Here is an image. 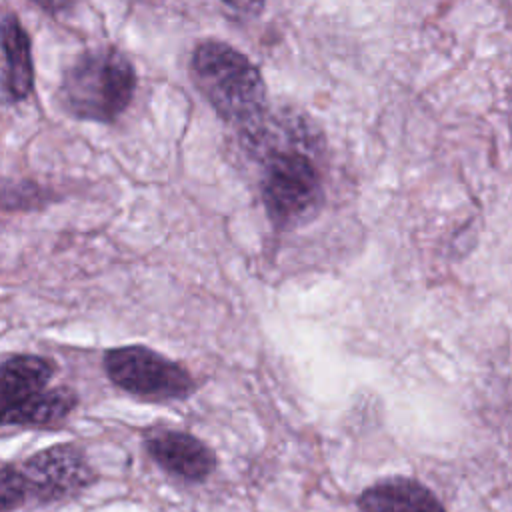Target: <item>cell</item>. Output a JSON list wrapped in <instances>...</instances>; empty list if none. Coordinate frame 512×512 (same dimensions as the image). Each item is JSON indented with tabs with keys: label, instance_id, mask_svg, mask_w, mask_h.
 I'll list each match as a JSON object with an SVG mask.
<instances>
[{
	"label": "cell",
	"instance_id": "obj_13",
	"mask_svg": "<svg viewBox=\"0 0 512 512\" xmlns=\"http://www.w3.org/2000/svg\"><path fill=\"white\" fill-rule=\"evenodd\" d=\"M30 2H34L36 6H40L42 10H46L50 14H62L70 8H74V4H76V0H30Z\"/></svg>",
	"mask_w": 512,
	"mask_h": 512
},
{
	"label": "cell",
	"instance_id": "obj_3",
	"mask_svg": "<svg viewBox=\"0 0 512 512\" xmlns=\"http://www.w3.org/2000/svg\"><path fill=\"white\" fill-rule=\"evenodd\" d=\"M136 82V70L124 52L114 46H94L68 64L58 100L72 118L114 122L130 106Z\"/></svg>",
	"mask_w": 512,
	"mask_h": 512
},
{
	"label": "cell",
	"instance_id": "obj_10",
	"mask_svg": "<svg viewBox=\"0 0 512 512\" xmlns=\"http://www.w3.org/2000/svg\"><path fill=\"white\" fill-rule=\"evenodd\" d=\"M76 404L78 396L72 388H48L2 410V426H50L64 420Z\"/></svg>",
	"mask_w": 512,
	"mask_h": 512
},
{
	"label": "cell",
	"instance_id": "obj_12",
	"mask_svg": "<svg viewBox=\"0 0 512 512\" xmlns=\"http://www.w3.org/2000/svg\"><path fill=\"white\" fill-rule=\"evenodd\" d=\"M222 4H226L232 12H236L242 18H254L262 12L266 0H220Z\"/></svg>",
	"mask_w": 512,
	"mask_h": 512
},
{
	"label": "cell",
	"instance_id": "obj_6",
	"mask_svg": "<svg viewBox=\"0 0 512 512\" xmlns=\"http://www.w3.org/2000/svg\"><path fill=\"white\" fill-rule=\"evenodd\" d=\"M146 454L166 472L202 482L216 470V454L196 436L174 428H150L142 436Z\"/></svg>",
	"mask_w": 512,
	"mask_h": 512
},
{
	"label": "cell",
	"instance_id": "obj_9",
	"mask_svg": "<svg viewBox=\"0 0 512 512\" xmlns=\"http://www.w3.org/2000/svg\"><path fill=\"white\" fill-rule=\"evenodd\" d=\"M56 364L50 358L36 354H14L4 358L0 366V398L2 410L46 390L52 380Z\"/></svg>",
	"mask_w": 512,
	"mask_h": 512
},
{
	"label": "cell",
	"instance_id": "obj_7",
	"mask_svg": "<svg viewBox=\"0 0 512 512\" xmlns=\"http://www.w3.org/2000/svg\"><path fill=\"white\" fill-rule=\"evenodd\" d=\"M360 512H446L436 494L406 476L378 480L356 500Z\"/></svg>",
	"mask_w": 512,
	"mask_h": 512
},
{
	"label": "cell",
	"instance_id": "obj_4",
	"mask_svg": "<svg viewBox=\"0 0 512 512\" xmlns=\"http://www.w3.org/2000/svg\"><path fill=\"white\" fill-rule=\"evenodd\" d=\"M102 364L112 384L142 400H182L194 390V380L182 364L142 344L110 348Z\"/></svg>",
	"mask_w": 512,
	"mask_h": 512
},
{
	"label": "cell",
	"instance_id": "obj_11",
	"mask_svg": "<svg viewBox=\"0 0 512 512\" xmlns=\"http://www.w3.org/2000/svg\"><path fill=\"white\" fill-rule=\"evenodd\" d=\"M30 496V486L22 468L6 462L0 468V510L12 512L22 506Z\"/></svg>",
	"mask_w": 512,
	"mask_h": 512
},
{
	"label": "cell",
	"instance_id": "obj_2",
	"mask_svg": "<svg viewBox=\"0 0 512 512\" xmlns=\"http://www.w3.org/2000/svg\"><path fill=\"white\" fill-rule=\"evenodd\" d=\"M190 76L214 112L238 130L256 124L268 112L258 66L226 42H200L190 58Z\"/></svg>",
	"mask_w": 512,
	"mask_h": 512
},
{
	"label": "cell",
	"instance_id": "obj_8",
	"mask_svg": "<svg viewBox=\"0 0 512 512\" xmlns=\"http://www.w3.org/2000/svg\"><path fill=\"white\" fill-rule=\"evenodd\" d=\"M2 90L6 102L24 100L34 88V62L30 38L12 12L2 16Z\"/></svg>",
	"mask_w": 512,
	"mask_h": 512
},
{
	"label": "cell",
	"instance_id": "obj_1",
	"mask_svg": "<svg viewBox=\"0 0 512 512\" xmlns=\"http://www.w3.org/2000/svg\"><path fill=\"white\" fill-rule=\"evenodd\" d=\"M240 140L260 164V198L268 218L280 226H296L322 200V180L314 142L296 118H272L268 112L252 126L238 130Z\"/></svg>",
	"mask_w": 512,
	"mask_h": 512
},
{
	"label": "cell",
	"instance_id": "obj_5",
	"mask_svg": "<svg viewBox=\"0 0 512 512\" xmlns=\"http://www.w3.org/2000/svg\"><path fill=\"white\" fill-rule=\"evenodd\" d=\"M22 472L26 474L30 496L40 502L76 496L96 480L84 450L76 444H54L32 454L26 458Z\"/></svg>",
	"mask_w": 512,
	"mask_h": 512
}]
</instances>
